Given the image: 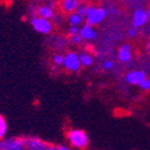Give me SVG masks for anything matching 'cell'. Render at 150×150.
I'll use <instances>...</instances> for the list:
<instances>
[{
  "label": "cell",
  "instance_id": "obj_1",
  "mask_svg": "<svg viewBox=\"0 0 150 150\" xmlns=\"http://www.w3.org/2000/svg\"><path fill=\"white\" fill-rule=\"evenodd\" d=\"M65 138L67 144L74 150H86L90 142L88 133L77 127H70L65 133Z\"/></svg>",
  "mask_w": 150,
  "mask_h": 150
},
{
  "label": "cell",
  "instance_id": "obj_2",
  "mask_svg": "<svg viewBox=\"0 0 150 150\" xmlns=\"http://www.w3.org/2000/svg\"><path fill=\"white\" fill-rule=\"evenodd\" d=\"M62 70L67 73L76 74L82 70L79 54L77 49H66L64 52V60H62Z\"/></svg>",
  "mask_w": 150,
  "mask_h": 150
},
{
  "label": "cell",
  "instance_id": "obj_3",
  "mask_svg": "<svg viewBox=\"0 0 150 150\" xmlns=\"http://www.w3.org/2000/svg\"><path fill=\"white\" fill-rule=\"evenodd\" d=\"M108 16V10L103 6H98V5H88V11L84 17V22L90 24V25L97 27L100 24H102L105 19Z\"/></svg>",
  "mask_w": 150,
  "mask_h": 150
},
{
  "label": "cell",
  "instance_id": "obj_4",
  "mask_svg": "<svg viewBox=\"0 0 150 150\" xmlns=\"http://www.w3.org/2000/svg\"><path fill=\"white\" fill-rule=\"evenodd\" d=\"M29 24L37 34H40L42 36H49L52 33H54V29H55V25L52 22V19H47L37 15L29 17Z\"/></svg>",
  "mask_w": 150,
  "mask_h": 150
},
{
  "label": "cell",
  "instance_id": "obj_5",
  "mask_svg": "<svg viewBox=\"0 0 150 150\" xmlns=\"http://www.w3.org/2000/svg\"><path fill=\"white\" fill-rule=\"evenodd\" d=\"M48 37V47L52 49L53 52H65L70 47L69 36L66 34L61 33H52Z\"/></svg>",
  "mask_w": 150,
  "mask_h": 150
},
{
  "label": "cell",
  "instance_id": "obj_6",
  "mask_svg": "<svg viewBox=\"0 0 150 150\" xmlns=\"http://www.w3.org/2000/svg\"><path fill=\"white\" fill-rule=\"evenodd\" d=\"M58 12H59L58 4L54 1V0H48V1H43V3L37 4V8H36L35 15L47 18V19H53Z\"/></svg>",
  "mask_w": 150,
  "mask_h": 150
},
{
  "label": "cell",
  "instance_id": "obj_7",
  "mask_svg": "<svg viewBox=\"0 0 150 150\" xmlns=\"http://www.w3.org/2000/svg\"><path fill=\"white\" fill-rule=\"evenodd\" d=\"M0 150H25L24 149V137L6 136L0 139Z\"/></svg>",
  "mask_w": 150,
  "mask_h": 150
},
{
  "label": "cell",
  "instance_id": "obj_8",
  "mask_svg": "<svg viewBox=\"0 0 150 150\" xmlns=\"http://www.w3.org/2000/svg\"><path fill=\"white\" fill-rule=\"evenodd\" d=\"M79 36L82 37V40L85 45H91L97 41L98 39V31L96 27L90 25L88 23H83L79 27Z\"/></svg>",
  "mask_w": 150,
  "mask_h": 150
},
{
  "label": "cell",
  "instance_id": "obj_9",
  "mask_svg": "<svg viewBox=\"0 0 150 150\" xmlns=\"http://www.w3.org/2000/svg\"><path fill=\"white\" fill-rule=\"evenodd\" d=\"M47 142L37 136L24 137V149L25 150H45Z\"/></svg>",
  "mask_w": 150,
  "mask_h": 150
},
{
  "label": "cell",
  "instance_id": "obj_10",
  "mask_svg": "<svg viewBox=\"0 0 150 150\" xmlns=\"http://www.w3.org/2000/svg\"><path fill=\"white\" fill-rule=\"evenodd\" d=\"M82 3V0H59L58 10L62 15L66 16L69 13H72V12H76Z\"/></svg>",
  "mask_w": 150,
  "mask_h": 150
},
{
  "label": "cell",
  "instance_id": "obj_11",
  "mask_svg": "<svg viewBox=\"0 0 150 150\" xmlns=\"http://www.w3.org/2000/svg\"><path fill=\"white\" fill-rule=\"evenodd\" d=\"M146 78V73L142 70H131L125 73L124 81L130 85H139Z\"/></svg>",
  "mask_w": 150,
  "mask_h": 150
},
{
  "label": "cell",
  "instance_id": "obj_12",
  "mask_svg": "<svg viewBox=\"0 0 150 150\" xmlns=\"http://www.w3.org/2000/svg\"><path fill=\"white\" fill-rule=\"evenodd\" d=\"M149 21V17H148V12L143 8H137L133 11L132 13V19H131V23H132V27L136 28V29H141L143 28L145 24L148 23Z\"/></svg>",
  "mask_w": 150,
  "mask_h": 150
},
{
  "label": "cell",
  "instance_id": "obj_13",
  "mask_svg": "<svg viewBox=\"0 0 150 150\" xmlns=\"http://www.w3.org/2000/svg\"><path fill=\"white\" fill-rule=\"evenodd\" d=\"M132 46L130 43H122L117 51V59L121 64H127L132 59Z\"/></svg>",
  "mask_w": 150,
  "mask_h": 150
},
{
  "label": "cell",
  "instance_id": "obj_14",
  "mask_svg": "<svg viewBox=\"0 0 150 150\" xmlns=\"http://www.w3.org/2000/svg\"><path fill=\"white\" fill-rule=\"evenodd\" d=\"M78 54H79L82 69H89L95 64V57L91 53L90 49L83 48V49H81V51H78Z\"/></svg>",
  "mask_w": 150,
  "mask_h": 150
},
{
  "label": "cell",
  "instance_id": "obj_15",
  "mask_svg": "<svg viewBox=\"0 0 150 150\" xmlns=\"http://www.w3.org/2000/svg\"><path fill=\"white\" fill-rule=\"evenodd\" d=\"M65 21L67 25H73V27H81L84 23V17L81 16L78 12H72V13H69L65 16Z\"/></svg>",
  "mask_w": 150,
  "mask_h": 150
},
{
  "label": "cell",
  "instance_id": "obj_16",
  "mask_svg": "<svg viewBox=\"0 0 150 150\" xmlns=\"http://www.w3.org/2000/svg\"><path fill=\"white\" fill-rule=\"evenodd\" d=\"M62 60H64V53L61 52H53V54L51 55L49 62H51V66L53 70H59L62 67Z\"/></svg>",
  "mask_w": 150,
  "mask_h": 150
},
{
  "label": "cell",
  "instance_id": "obj_17",
  "mask_svg": "<svg viewBox=\"0 0 150 150\" xmlns=\"http://www.w3.org/2000/svg\"><path fill=\"white\" fill-rule=\"evenodd\" d=\"M8 133V124L6 118L0 114V139H3L4 137H6Z\"/></svg>",
  "mask_w": 150,
  "mask_h": 150
},
{
  "label": "cell",
  "instance_id": "obj_18",
  "mask_svg": "<svg viewBox=\"0 0 150 150\" xmlns=\"http://www.w3.org/2000/svg\"><path fill=\"white\" fill-rule=\"evenodd\" d=\"M69 42H70V46H72V47H81L82 45H84V42L82 40V37L79 36V34L69 36Z\"/></svg>",
  "mask_w": 150,
  "mask_h": 150
},
{
  "label": "cell",
  "instance_id": "obj_19",
  "mask_svg": "<svg viewBox=\"0 0 150 150\" xmlns=\"http://www.w3.org/2000/svg\"><path fill=\"white\" fill-rule=\"evenodd\" d=\"M52 22L54 23L55 27H61L66 24V21H65V15H62L61 12H58V13L54 16V18L52 19Z\"/></svg>",
  "mask_w": 150,
  "mask_h": 150
},
{
  "label": "cell",
  "instance_id": "obj_20",
  "mask_svg": "<svg viewBox=\"0 0 150 150\" xmlns=\"http://www.w3.org/2000/svg\"><path fill=\"white\" fill-rule=\"evenodd\" d=\"M101 67L103 71H110L114 69V61L110 60V59H105L101 64Z\"/></svg>",
  "mask_w": 150,
  "mask_h": 150
},
{
  "label": "cell",
  "instance_id": "obj_21",
  "mask_svg": "<svg viewBox=\"0 0 150 150\" xmlns=\"http://www.w3.org/2000/svg\"><path fill=\"white\" fill-rule=\"evenodd\" d=\"M79 34V27H73V25H67L66 28V35L72 36V35H77Z\"/></svg>",
  "mask_w": 150,
  "mask_h": 150
},
{
  "label": "cell",
  "instance_id": "obj_22",
  "mask_svg": "<svg viewBox=\"0 0 150 150\" xmlns=\"http://www.w3.org/2000/svg\"><path fill=\"white\" fill-rule=\"evenodd\" d=\"M138 86H139V88H141L143 91H149V90H150V78L146 77Z\"/></svg>",
  "mask_w": 150,
  "mask_h": 150
},
{
  "label": "cell",
  "instance_id": "obj_23",
  "mask_svg": "<svg viewBox=\"0 0 150 150\" xmlns=\"http://www.w3.org/2000/svg\"><path fill=\"white\" fill-rule=\"evenodd\" d=\"M86 11H88V4H86V3H82L79 5V7L77 8V12H78L81 16H83V17H85Z\"/></svg>",
  "mask_w": 150,
  "mask_h": 150
},
{
  "label": "cell",
  "instance_id": "obj_24",
  "mask_svg": "<svg viewBox=\"0 0 150 150\" xmlns=\"http://www.w3.org/2000/svg\"><path fill=\"white\" fill-rule=\"evenodd\" d=\"M137 35H138V29H136L133 27L129 28L127 30V36L130 37V39H134V37H137Z\"/></svg>",
  "mask_w": 150,
  "mask_h": 150
},
{
  "label": "cell",
  "instance_id": "obj_25",
  "mask_svg": "<svg viewBox=\"0 0 150 150\" xmlns=\"http://www.w3.org/2000/svg\"><path fill=\"white\" fill-rule=\"evenodd\" d=\"M58 150H74L69 144H58Z\"/></svg>",
  "mask_w": 150,
  "mask_h": 150
},
{
  "label": "cell",
  "instance_id": "obj_26",
  "mask_svg": "<svg viewBox=\"0 0 150 150\" xmlns=\"http://www.w3.org/2000/svg\"><path fill=\"white\" fill-rule=\"evenodd\" d=\"M45 150H58V145L57 144H52V143H47Z\"/></svg>",
  "mask_w": 150,
  "mask_h": 150
},
{
  "label": "cell",
  "instance_id": "obj_27",
  "mask_svg": "<svg viewBox=\"0 0 150 150\" xmlns=\"http://www.w3.org/2000/svg\"><path fill=\"white\" fill-rule=\"evenodd\" d=\"M148 52L150 54V36H149V41H148Z\"/></svg>",
  "mask_w": 150,
  "mask_h": 150
},
{
  "label": "cell",
  "instance_id": "obj_28",
  "mask_svg": "<svg viewBox=\"0 0 150 150\" xmlns=\"http://www.w3.org/2000/svg\"><path fill=\"white\" fill-rule=\"evenodd\" d=\"M146 12H148V17H149V19H150V8H149Z\"/></svg>",
  "mask_w": 150,
  "mask_h": 150
}]
</instances>
